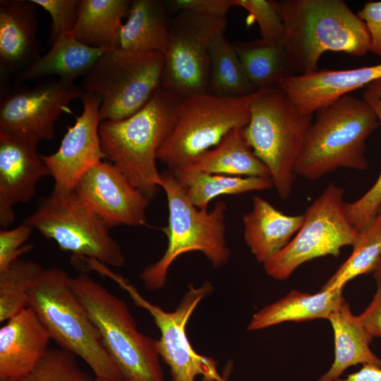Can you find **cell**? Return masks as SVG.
Returning <instances> with one entry per match:
<instances>
[{
	"label": "cell",
	"mask_w": 381,
	"mask_h": 381,
	"mask_svg": "<svg viewBox=\"0 0 381 381\" xmlns=\"http://www.w3.org/2000/svg\"><path fill=\"white\" fill-rule=\"evenodd\" d=\"M282 45L292 75L318 70L327 51L362 56L370 52L365 23L342 0H282Z\"/></svg>",
	"instance_id": "cell-1"
},
{
	"label": "cell",
	"mask_w": 381,
	"mask_h": 381,
	"mask_svg": "<svg viewBox=\"0 0 381 381\" xmlns=\"http://www.w3.org/2000/svg\"><path fill=\"white\" fill-rule=\"evenodd\" d=\"M181 99L161 86L132 116L119 121H104L99 125L106 158L149 199L160 188L157 152L173 129Z\"/></svg>",
	"instance_id": "cell-2"
},
{
	"label": "cell",
	"mask_w": 381,
	"mask_h": 381,
	"mask_svg": "<svg viewBox=\"0 0 381 381\" xmlns=\"http://www.w3.org/2000/svg\"><path fill=\"white\" fill-rule=\"evenodd\" d=\"M67 272L58 267L43 269L32 284L28 307L60 348L81 358L96 380L124 377L75 293Z\"/></svg>",
	"instance_id": "cell-3"
},
{
	"label": "cell",
	"mask_w": 381,
	"mask_h": 381,
	"mask_svg": "<svg viewBox=\"0 0 381 381\" xmlns=\"http://www.w3.org/2000/svg\"><path fill=\"white\" fill-rule=\"evenodd\" d=\"M378 126V117L364 99L344 95L317 111L296 162V175L309 180L344 167L368 168L365 141Z\"/></svg>",
	"instance_id": "cell-4"
},
{
	"label": "cell",
	"mask_w": 381,
	"mask_h": 381,
	"mask_svg": "<svg viewBox=\"0 0 381 381\" xmlns=\"http://www.w3.org/2000/svg\"><path fill=\"white\" fill-rule=\"evenodd\" d=\"M159 187L168 204V224L162 229L167 246L162 256L139 276L145 287L152 291L164 287L171 265L183 254L199 251L214 267L226 265L231 257L226 239V202L217 201L210 211L197 208L169 169L161 173Z\"/></svg>",
	"instance_id": "cell-5"
},
{
	"label": "cell",
	"mask_w": 381,
	"mask_h": 381,
	"mask_svg": "<svg viewBox=\"0 0 381 381\" xmlns=\"http://www.w3.org/2000/svg\"><path fill=\"white\" fill-rule=\"evenodd\" d=\"M313 115L301 113L279 86L250 95V119L245 136L265 164L279 196L288 198L296 176L295 167Z\"/></svg>",
	"instance_id": "cell-6"
},
{
	"label": "cell",
	"mask_w": 381,
	"mask_h": 381,
	"mask_svg": "<svg viewBox=\"0 0 381 381\" xmlns=\"http://www.w3.org/2000/svg\"><path fill=\"white\" fill-rule=\"evenodd\" d=\"M71 284L124 378L164 381L156 340L138 330L125 301L85 272Z\"/></svg>",
	"instance_id": "cell-7"
},
{
	"label": "cell",
	"mask_w": 381,
	"mask_h": 381,
	"mask_svg": "<svg viewBox=\"0 0 381 381\" xmlns=\"http://www.w3.org/2000/svg\"><path fill=\"white\" fill-rule=\"evenodd\" d=\"M23 223L54 241L75 259L88 258L120 267L125 256L110 228L74 191L41 198Z\"/></svg>",
	"instance_id": "cell-8"
},
{
	"label": "cell",
	"mask_w": 381,
	"mask_h": 381,
	"mask_svg": "<svg viewBox=\"0 0 381 381\" xmlns=\"http://www.w3.org/2000/svg\"><path fill=\"white\" fill-rule=\"evenodd\" d=\"M164 64L159 52L112 49L83 78L80 87L101 99V122L122 120L140 110L162 86Z\"/></svg>",
	"instance_id": "cell-9"
},
{
	"label": "cell",
	"mask_w": 381,
	"mask_h": 381,
	"mask_svg": "<svg viewBox=\"0 0 381 381\" xmlns=\"http://www.w3.org/2000/svg\"><path fill=\"white\" fill-rule=\"evenodd\" d=\"M250 95L226 97L204 93L182 98L173 129L159 149L157 159L169 170L193 164L231 130L247 126Z\"/></svg>",
	"instance_id": "cell-10"
},
{
	"label": "cell",
	"mask_w": 381,
	"mask_h": 381,
	"mask_svg": "<svg viewBox=\"0 0 381 381\" xmlns=\"http://www.w3.org/2000/svg\"><path fill=\"white\" fill-rule=\"evenodd\" d=\"M344 190L329 183L307 207L302 225L291 241L263 264L267 275L284 280L301 265L326 255L338 256L341 249L354 246L361 233L349 222L344 211Z\"/></svg>",
	"instance_id": "cell-11"
},
{
	"label": "cell",
	"mask_w": 381,
	"mask_h": 381,
	"mask_svg": "<svg viewBox=\"0 0 381 381\" xmlns=\"http://www.w3.org/2000/svg\"><path fill=\"white\" fill-rule=\"evenodd\" d=\"M99 273L110 277L124 289L135 304L150 313L160 331L156 340L159 357L168 365L172 381H195L198 375L210 376L217 381H226L219 375L212 358L198 353L186 334V325L192 313L213 290L208 281L200 286L190 284L176 308L166 311L143 298L136 288L126 279L103 266Z\"/></svg>",
	"instance_id": "cell-12"
},
{
	"label": "cell",
	"mask_w": 381,
	"mask_h": 381,
	"mask_svg": "<svg viewBox=\"0 0 381 381\" xmlns=\"http://www.w3.org/2000/svg\"><path fill=\"white\" fill-rule=\"evenodd\" d=\"M226 17L179 11L171 18L162 86L181 98L207 92L212 40L224 33Z\"/></svg>",
	"instance_id": "cell-13"
},
{
	"label": "cell",
	"mask_w": 381,
	"mask_h": 381,
	"mask_svg": "<svg viewBox=\"0 0 381 381\" xmlns=\"http://www.w3.org/2000/svg\"><path fill=\"white\" fill-rule=\"evenodd\" d=\"M83 93L73 81L57 78L32 88L1 92L0 131L38 143L51 140L59 117L71 113L70 103Z\"/></svg>",
	"instance_id": "cell-14"
},
{
	"label": "cell",
	"mask_w": 381,
	"mask_h": 381,
	"mask_svg": "<svg viewBox=\"0 0 381 381\" xmlns=\"http://www.w3.org/2000/svg\"><path fill=\"white\" fill-rule=\"evenodd\" d=\"M81 100L83 111L75 116L74 124L68 127L58 150L41 155L54 179V192L73 191L80 178L92 167L107 159L99 133L101 99L84 92Z\"/></svg>",
	"instance_id": "cell-15"
},
{
	"label": "cell",
	"mask_w": 381,
	"mask_h": 381,
	"mask_svg": "<svg viewBox=\"0 0 381 381\" xmlns=\"http://www.w3.org/2000/svg\"><path fill=\"white\" fill-rule=\"evenodd\" d=\"M110 228L147 224L150 199L111 162L100 161L79 180L73 190Z\"/></svg>",
	"instance_id": "cell-16"
},
{
	"label": "cell",
	"mask_w": 381,
	"mask_h": 381,
	"mask_svg": "<svg viewBox=\"0 0 381 381\" xmlns=\"http://www.w3.org/2000/svg\"><path fill=\"white\" fill-rule=\"evenodd\" d=\"M38 142L0 131V225L16 219L13 207L30 201L49 171L37 152Z\"/></svg>",
	"instance_id": "cell-17"
},
{
	"label": "cell",
	"mask_w": 381,
	"mask_h": 381,
	"mask_svg": "<svg viewBox=\"0 0 381 381\" xmlns=\"http://www.w3.org/2000/svg\"><path fill=\"white\" fill-rule=\"evenodd\" d=\"M381 78V64L347 70L322 69L285 78L279 86L297 109L313 115L351 92Z\"/></svg>",
	"instance_id": "cell-18"
},
{
	"label": "cell",
	"mask_w": 381,
	"mask_h": 381,
	"mask_svg": "<svg viewBox=\"0 0 381 381\" xmlns=\"http://www.w3.org/2000/svg\"><path fill=\"white\" fill-rule=\"evenodd\" d=\"M51 336L35 313L26 308L0 329V381L28 374L49 349Z\"/></svg>",
	"instance_id": "cell-19"
},
{
	"label": "cell",
	"mask_w": 381,
	"mask_h": 381,
	"mask_svg": "<svg viewBox=\"0 0 381 381\" xmlns=\"http://www.w3.org/2000/svg\"><path fill=\"white\" fill-rule=\"evenodd\" d=\"M37 14L31 0L0 1V64L4 75L20 72L40 56Z\"/></svg>",
	"instance_id": "cell-20"
},
{
	"label": "cell",
	"mask_w": 381,
	"mask_h": 381,
	"mask_svg": "<svg viewBox=\"0 0 381 381\" xmlns=\"http://www.w3.org/2000/svg\"><path fill=\"white\" fill-rule=\"evenodd\" d=\"M303 214L288 215L260 196H254L253 207L242 218L245 242L255 260L262 265L291 241L301 228Z\"/></svg>",
	"instance_id": "cell-21"
},
{
	"label": "cell",
	"mask_w": 381,
	"mask_h": 381,
	"mask_svg": "<svg viewBox=\"0 0 381 381\" xmlns=\"http://www.w3.org/2000/svg\"><path fill=\"white\" fill-rule=\"evenodd\" d=\"M166 1H131L119 30V48L135 52H166L171 17Z\"/></svg>",
	"instance_id": "cell-22"
},
{
	"label": "cell",
	"mask_w": 381,
	"mask_h": 381,
	"mask_svg": "<svg viewBox=\"0 0 381 381\" xmlns=\"http://www.w3.org/2000/svg\"><path fill=\"white\" fill-rule=\"evenodd\" d=\"M109 50L87 46L75 40L72 34H64L45 54L16 73V79L21 82L54 75L74 82L80 77L83 78Z\"/></svg>",
	"instance_id": "cell-23"
},
{
	"label": "cell",
	"mask_w": 381,
	"mask_h": 381,
	"mask_svg": "<svg viewBox=\"0 0 381 381\" xmlns=\"http://www.w3.org/2000/svg\"><path fill=\"white\" fill-rule=\"evenodd\" d=\"M333 330L334 358L318 381H334L349 367L362 363L381 368V359L371 350L373 337L365 330L349 304L343 302L328 318Z\"/></svg>",
	"instance_id": "cell-24"
},
{
	"label": "cell",
	"mask_w": 381,
	"mask_h": 381,
	"mask_svg": "<svg viewBox=\"0 0 381 381\" xmlns=\"http://www.w3.org/2000/svg\"><path fill=\"white\" fill-rule=\"evenodd\" d=\"M343 290H320L315 294L292 290L283 298L253 314L248 327L255 331L286 322L327 319L343 303Z\"/></svg>",
	"instance_id": "cell-25"
},
{
	"label": "cell",
	"mask_w": 381,
	"mask_h": 381,
	"mask_svg": "<svg viewBox=\"0 0 381 381\" xmlns=\"http://www.w3.org/2000/svg\"><path fill=\"white\" fill-rule=\"evenodd\" d=\"M183 167L213 174L270 178L269 169L248 143L244 127L234 128L217 146Z\"/></svg>",
	"instance_id": "cell-26"
},
{
	"label": "cell",
	"mask_w": 381,
	"mask_h": 381,
	"mask_svg": "<svg viewBox=\"0 0 381 381\" xmlns=\"http://www.w3.org/2000/svg\"><path fill=\"white\" fill-rule=\"evenodd\" d=\"M131 3L130 0H80L73 36L89 47L119 48V30Z\"/></svg>",
	"instance_id": "cell-27"
},
{
	"label": "cell",
	"mask_w": 381,
	"mask_h": 381,
	"mask_svg": "<svg viewBox=\"0 0 381 381\" xmlns=\"http://www.w3.org/2000/svg\"><path fill=\"white\" fill-rule=\"evenodd\" d=\"M181 183L190 202L200 210H207L214 198L261 191L274 187L270 178L234 176L196 171L180 167L170 170Z\"/></svg>",
	"instance_id": "cell-28"
},
{
	"label": "cell",
	"mask_w": 381,
	"mask_h": 381,
	"mask_svg": "<svg viewBox=\"0 0 381 381\" xmlns=\"http://www.w3.org/2000/svg\"><path fill=\"white\" fill-rule=\"evenodd\" d=\"M243 72L255 92L279 85L292 75L286 64L282 44L258 40L232 42Z\"/></svg>",
	"instance_id": "cell-29"
},
{
	"label": "cell",
	"mask_w": 381,
	"mask_h": 381,
	"mask_svg": "<svg viewBox=\"0 0 381 381\" xmlns=\"http://www.w3.org/2000/svg\"><path fill=\"white\" fill-rule=\"evenodd\" d=\"M210 75L207 92L226 97H242L255 92L248 82L233 47L224 33L215 37L209 48Z\"/></svg>",
	"instance_id": "cell-30"
},
{
	"label": "cell",
	"mask_w": 381,
	"mask_h": 381,
	"mask_svg": "<svg viewBox=\"0 0 381 381\" xmlns=\"http://www.w3.org/2000/svg\"><path fill=\"white\" fill-rule=\"evenodd\" d=\"M381 258V221L375 219L363 231L347 260L320 290H343L353 279L373 272Z\"/></svg>",
	"instance_id": "cell-31"
},
{
	"label": "cell",
	"mask_w": 381,
	"mask_h": 381,
	"mask_svg": "<svg viewBox=\"0 0 381 381\" xmlns=\"http://www.w3.org/2000/svg\"><path fill=\"white\" fill-rule=\"evenodd\" d=\"M38 262L18 259L0 272V322L28 308L30 288L43 270Z\"/></svg>",
	"instance_id": "cell-32"
},
{
	"label": "cell",
	"mask_w": 381,
	"mask_h": 381,
	"mask_svg": "<svg viewBox=\"0 0 381 381\" xmlns=\"http://www.w3.org/2000/svg\"><path fill=\"white\" fill-rule=\"evenodd\" d=\"M75 358L61 348H49L36 365L16 381H95L80 368Z\"/></svg>",
	"instance_id": "cell-33"
},
{
	"label": "cell",
	"mask_w": 381,
	"mask_h": 381,
	"mask_svg": "<svg viewBox=\"0 0 381 381\" xmlns=\"http://www.w3.org/2000/svg\"><path fill=\"white\" fill-rule=\"evenodd\" d=\"M364 99L375 111L381 126V98L368 85ZM381 206V173L374 185L359 199L344 204L346 216L353 227L361 233L375 220Z\"/></svg>",
	"instance_id": "cell-34"
},
{
	"label": "cell",
	"mask_w": 381,
	"mask_h": 381,
	"mask_svg": "<svg viewBox=\"0 0 381 381\" xmlns=\"http://www.w3.org/2000/svg\"><path fill=\"white\" fill-rule=\"evenodd\" d=\"M234 6L248 12L246 23L258 24L261 40L270 44H282L284 24L280 1L273 0H234Z\"/></svg>",
	"instance_id": "cell-35"
},
{
	"label": "cell",
	"mask_w": 381,
	"mask_h": 381,
	"mask_svg": "<svg viewBox=\"0 0 381 381\" xmlns=\"http://www.w3.org/2000/svg\"><path fill=\"white\" fill-rule=\"evenodd\" d=\"M49 13V43L51 45L62 35L72 34L75 27L80 0H31Z\"/></svg>",
	"instance_id": "cell-36"
},
{
	"label": "cell",
	"mask_w": 381,
	"mask_h": 381,
	"mask_svg": "<svg viewBox=\"0 0 381 381\" xmlns=\"http://www.w3.org/2000/svg\"><path fill=\"white\" fill-rule=\"evenodd\" d=\"M32 231L23 222L11 229L0 230V272L33 249V244L25 243Z\"/></svg>",
	"instance_id": "cell-37"
},
{
	"label": "cell",
	"mask_w": 381,
	"mask_h": 381,
	"mask_svg": "<svg viewBox=\"0 0 381 381\" xmlns=\"http://www.w3.org/2000/svg\"><path fill=\"white\" fill-rule=\"evenodd\" d=\"M166 2L170 10L214 17H226L230 8L234 6V0H171Z\"/></svg>",
	"instance_id": "cell-38"
},
{
	"label": "cell",
	"mask_w": 381,
	"mask_h": 381,
	"mask_svg": "<svg viewBox=\"0 0 381 381\" xmlns=\"http://www.w3.org/2000/svg\"><path fill=\"white\" fill-rule=\"evenodd\" d=\"M357 15L368 29L370 52L381 59V1L365 3Z\"/></svg>",
	"instance_id": "cell-39"
},
{
	"label": "cell",
	"mask_w": 381,
	"mask_h": 381,
	"mask_svg": "<svg viewBox=\"0 0 381 381\" xmlns=\"http://www.w3.org/2000/svg\"><path fill=\"white\" fill-rule=\"evenodd\" d=\"M358 318L373 337H381V291L377 290L368 306Z\"/></svg>",
	"instance_id": "cell-40"
},
{
	"label": "cell",
	"mask_w": 381,
	"mask_h": 381,
	"mask_svg": "<svg viewBox=\"0 0 381 381\" xmlns=\"http://www.w3.org/2000/svg\"><path fill=\"white\" fill-rule=\"evenodd\" d=\"M334 381H381V368L372 364H363L358 371L349 374L345 378Z\"/></svg>",
	"instance_id": "cell-41"
},
{
	"label": "cell",
	"mask_w": 381,
	"mask_h": 381,
	"mask_svg": "<svg viewBox=\"0 0 381 381\" xmlns=\"http://www.w3.org/2000/svg\"><path fill=\"white\" fill-rule=\"evenodd\" d=\"M373 274L377 284V290L381 291V258Z\"/></svg>",
	"instance_id": "cell-42"
},
{
	"label": "cell",
	"mask_w": 381,
	"mask_h": 381,
	"mask_svg": "<svg viewBox=\"0 0 381 381\" xmlns=\"http://www.w3.org/2000/svg\"><path fill=\"white\" fill-rule=\"evenodd\" d=\"M369 85L374 88L381 98V78L371 83Z\"/></svg>",
	"instance_id": "cell-43"
},
{
	"label": "cell",
	"mask_w": 381,
	"mask_h": 381,
	"mask_svg": "<svg viewBox=\"0 0 381 381\" xmlns=\"http://www.w3.org/2000/svg\"><path fill=\"white\" fill-rule=\"evenodd\" d=\"M202 381H217V380L210 376H204L202 377Z\"/></svg>",
	"instance_id": "cell-44"
},
{
	"label": "cell",
	"mask_w": 381,
	"mask_h": 381,
	"mask_svg": "<svg viewBox=\"0 0 381 381\" xmlns=\"http://www.w3.org/2000/svg\"><path fill=\"white\" fill-rule=\"evenodd\" d=\"M375 219H377V220L381 221V206H380V209L377 211Z\"/></svg>",
	"instance_id": "cell-45"
},
{
	"label": "cell",
	"mask_w": 381,
	"mask_h": 381,
	"mask_svg": "<svg viewBox=\"0 0 381 381\" xmlns=\"http://www.w3.org/2000/svg\"><path fill=\"white\" fill-rule=\"evenodd\" d=\"M95 381H128L126 379H121V380H96Z\"/></svg>",
	"instance_id": "cell-46"
}]
</instances>
